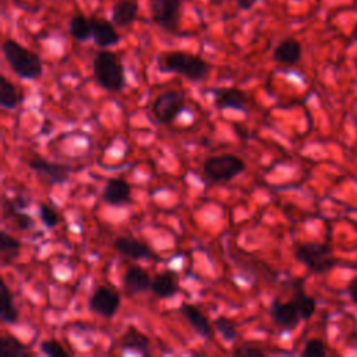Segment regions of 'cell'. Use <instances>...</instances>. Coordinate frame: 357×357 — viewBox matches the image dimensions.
I'll return each instance as SVG.
<instances>
[{
    "label": "cell",
    "instance_id": "obj_1",
    "mask_svg": "<svg viewBox=\"0 0 357 357\" xmlns=\"http://www.w3.org/2000/svg\"><path fill=\"white\" fill-rule=\"evenodd\" d=\"M158 66L160 71L178 74L192 82L206 79L211 73V64L205 59L183 50H173L160 54Z\"/></svg>",
    "mask_w": 357,
    "mask_h": 357
},
{
    "label": "cell",
    "instance_id": "obj_2",
    "mask_svg": "<svg viewBox=\"0 0 357 357\" xmlns=\"http://www.w3.org/2000/svg\"><path fill=\"white\" fill-rule=\"evenodd\" d=\"M3 56L11 70L24 79H38L43 73L40 57L14 39H6L1 45Z\"/></svg>",
    "mask_w": 357,
    "mask_h": 357
},
{
    "label": "cell",
    "instance_id": "obj_3",
    "mask_svg": "<svg viewBox=\"0 0 357 357\" xmlns=\"http://www.w3.org/2000/svg\"><path fill=\"white\" fill-rule=\"evenodd\" d=\"M93 75L100 88L120 92L126 85L124 67L110 50H99L93 57Z\"/></svg>",
    "mask_w": 357,
    "mask_h": 357
},
{
    "label": "cell",
    "instance_id": "obj_4",
    "mask_svg": "<svg viewBox=\"0 0 357 357\" xmlns=\"http://www.w3.org/2000/svg\"><path fill=\"white\" fill-rule=\"evenodd\" d=\"M244 170V160L233 153L213 155L206 158L202 163V172L212 183H229Z\"/></svg>",
    "mask_w": 357,
    "mask_h": 357
},
{
    "label": "cell",
    "instance_id": "obj_5",
    "mask_svg": "<svg viewBox=\"0 0 357 357\" xmlns=\"http://www.w3.org/2000/svg\"><path fill=\"white\" fill-rule=\"evenodd\" d=\"M294 257L315 273H324L332 269L336 264V259L332 254V247L324 243L300 244L294 251Z\"/></svg>",
    "mask_w": 357,
    "mask_h": 357
},
{
    "label": "cell",
    "instance_id": "obj_6",
    "mask_svg": "<svg viewBox=\"0 0 357 357\" xmlns=\"http://www.w3.org/2000/svg\"><path fill=\"white\" fill-rule=\"evenodd\" d=\"M151 20L167 32H176L180 24L181 0H149Z\"/></svg>",
    "mask_w": 357,
    "mask_h": 357
},
{
    "label": "cell",
    "instance_id": "obj_7",
    "mask_svg": "<svg viewBox=\"0 0 357 357\" xmlns=\"http://www.w3.org/2000/svg\"><path fill=\"white\" fill-rule=\"evenodd\" d=\"M185 107L184 95L180 91H165L152 102V116L160 124H170Z\"/></svg>",
    "mask_w": 357,
    "mask_h": 357
},
{
    "label": "cell",
    "instance_id": "obj_8",
    "mask_svg": "<svg viewBox=\"0 0 357 357\" xmlns=\"http://www.w3.org/2000/svg\"><path fill=\"white\" fill-rule=\"evenodd\" d=\"M120 294L117 290L109 286H99L89 297L88 308L103 318H113L120 307Z\"/></svg>",
    "mask_w": 357,
    "mask_h": 357
},
{
    "label": "cell",
    "instance_id": "obj_9",
    "mask_svg": "<svg viewBox=\"0 0 357 357\" xmlns=\"http://www.w3.org/2000/svg\"><path fill=\"white\" fill-rule=\"evenodd\" d=\"M28 166L38 174L43 176L50 184H64L68 181L71 174L70 166L59 162H49L42 158H32L28 162Z\"/></svg>",
    "mask_w": 357,
    "mask_h": 357
},
{
    "label": "cell",
    "instance_id": "obj_10",
    "mask_svg": "<svg viewBox=\"0 0 357 357\" xmlns=\"http://www.w3.org/2000/svg\"><path fill=\"white\" fill-rule=\"evenodd\" d=\"M213 103L220 110H247V96L237 88H212Z\"/></svg>",
    "mask_w": 357,
    "mask_h": 357
},
{
    "label": "cell",
    "instance_id": "obj_11",
    "mask_svg": "<svg viewBox=\"0 0 357 357\" xmlns=\"http://www.w3.org/2000/svg\"><path fill=\"white\" fill-rule=\"evenodd\" d=\"M89 20H91L92 39L96 46L106 49V47L117 45L120 42L121 36L110 21H107L105 18H98V17H92Z\"/></svg>",
    "mask_w": 357,
    "mask_h": 357
},
{
    "label": "cell",
    "instance_id": "obj_12",
    "mask_svg": "<svg viewBox=\"0 0 357 357\" xmlns=\"http://www.w3.org/2000/svg\"><path fill=\"white\" fill-rule=\"evenodd\" d=\"M113 247L121 255L132 259H153L158 257L149 245L132 237L120 236L113 241Z\"/></svg>",
    "mask_w": 357,
    "mask_h": 357
},
{
    "label": "cell",
    "instance_id": "obj_13",
    "mask_svg": "<svg viewBox=\"0 0 357 357\" xmlns=\"http://www.w3.org/2000/svg\"><path fill=\"white\" fill-rule=\"evenodd\" d=\"M102 199L113 206H121L131 199V185L124 178H109L102 191Z\"/></svg>",
    "mask_w": 357,
    "mask_h": 357
},
{
    "label": "cell",
    "instance_id": "obj_14",
    "mask_svg": "<svg viewBox=\"0 0 357 357\" xmlns=\"http://www.w3.org/2000/svg\"><path fill=\"white\" fill-rule=\"evenodd\" d=\"M271 317L273 322L283 329H294L301 319L300 312L296 304L291 301L282 303L279 300H273L271 304Z\"/></svg>",
    "mask_w": 357,
    "mask_h": 357
},
{
    "label": "cell",
    "instance_id": "obj_15",
    "mask_svg": "<svg viewBox=\"0 0 357 357\" xmlns=\"http://www.w3.org/2000/svg\"><path fill=\"white\" fill-rule=\"evenodd\" d=\"M178 311L181 315L187 319V322L194 328V331L204 339H212L213 337V328L209 322V319L205 317V314L190 303H181Z\"/></svg>",
    "mask_w": 357,
    "mask_h": 357
},
{
    "label": "cell",
    "instance_id": "obj_16",
    "mask_svg": "<svg viewBox=\"0 0 357 357\" xmlns=\"http://www.w3.org/2000/svg\"><path fill=\"white\" fill-rule=\"evenodd\" d=\"M123 284L127 293L141 294V293H145L146 290H151L152 278L145 269L139 266H130L127 268L123 276Z\"/></svg>",
    "mask_w": 357,
    "mask_h": 357
},
{
    "label": "cell",
    "instance_id": "obj_17",
    "mask_svg": "<svg viewBox=\"0 0 357 357\" xmlns=\"http://www.w3.org/2000/svg\"><path fill=\"white\" fill-rule=\"evenodd\" d=\"M151 291L159 298H169L178 291V278L174 271L166 269L152 279Z\"/></svg>",
    "mask_w": 357,
    "mask_h": 357
},
{
    "label": "cell",
    "instance_id": "obj_18",
    "mask_svg": "<svg viewBox=\"0 0 357 357\" xmlns=\"http://www.w3.org/2000/svg\"><path fill=\"white\" fill-rule=\"evenodd\" d=\"M272 56L273 60L279 64L293 66L301 59V45L294 38H286L276 45Z\"/></svg>",
    "mask_w": 357,
    "mask_h": 357
},
{
    "label": "cell",
    "instance_id": "obj_19",
    "mask_svg": "<svg viewBox=\"0 0 357 357\" xmlns=\"http://www.w3.org/2000/svg\"><path fill=\"white\" fill-rule=\"evenodd\" d=\"M120 347L123 350H130L142 356H149L151 342L145 333L138 331L135 326L130 325L121 336Z\"/></svg>",
    "mask_w": 357,
    "mask_h": 357
},
{
    "label": "cell",
    "instance_id": "obj_20",
    "mask_svg": "<svg viewBox=\"0 0 357 357\" xmlns=\"http://www.w3.org/2000/svg\"><path fill=\"white\" fill-rule=\"evenodd\" d=\"M137 0H117L112 7V20L119 26H128L138 17Z\"/></svg>",
    "mask_w": 357,
    "mask_h": 357
},
{
    "label": "cell",
    "instance_id": "obj_21",
    "mask_svg": "<svg viewBox=\"0 0 357 357\" xmlns=\"http://www.w3.org/2000/svg\"><path fill=\"white\" fill-rule=\"evenodd\" d=\"M68 32L74 39L79 42L88 40L92 38L91 20H88L84 14H74L68 21Z\"/></svg>",
    "mask_w": 357,
    "mask_h": 357
},
{
    "label": "cell",
    "instance_id": "obj_22",
    "mask_svg": "<svg viewBox=\"0 0 357 357\" xmlns=\"http://www.w3.org/2000/svg\"><path fill=\"white\" fill-rule=\"evenodd\" d=\"M0 300H1V310H0L1 321L6 324H11V325L15 324L20 317L18 310L14 304L13 294L4 282H1V298Z\"/></svg>",
    "mask_w": 357,
    "mask_h": 357
},
{
    "label": "cell",
    "instance_id": "obj_23",
    "mask_svg": "<svg viewBox=\"0 0 357 357\" xmlns=\"http://www.w3.org/2000/svg\"><path fill=\"white\" fill-rule=\"evenodd\" d=\"M20 102L15 85L6 77H0V105L3 109L14 110Z\"/></svg>",
    "mask_w": 357,
    "mask_h": 357
},
{
    "label": "cell",
    "instance_id": "obj_24",
    "mask_svg": "<svg viewBox=\"0 0 357 357\" xmlns=\"http://www.w3.org/2000/svg\"><path fill=\"white\" fill-rule=\"evenodd\" d=\"M29 351L25 344H22L14 336L0 337V357H26Z\"/></svg>",
    "mask_w": 357,
    "mask_h": 357
},
{
    "label": "cell",
    "instance_id": "obj_25",
    "mask_svg": "<svg viewBox=\"0 0 357 357\" xmlns=\"http://www.w3.org/2000/svg\"><path fill=\"white\" fill-rule=\"evenodd\" d=\"M21 243L8 234L6 230L0 233V251H1V264L7 265L11 262V258H15L20 252Z\"/></svg>",
    "mask_w": 357,
    "mask_h": 357
},
{
    "label": "cell",
    "instance_id": "obj_26",
    "mask_svg": "<svg viewBox=\"0 0 357 357\" xmlns=\"http://www.w3.org/2000/svg\"><path fill=\"white\" fill-rule=\"evenodd\" d=\"M293 303L296 304L301 319H310L312 317V314L315 312V307H317L315 298L308 296L307 293H304V290L301 287H297L294 290Z\"/></svg>",
    "mask_w": 357,
    "mask_h": 357
},
{
    "label": "cell",
    "instance_id": "obj_27",
    "mask_svg": "<svg viewBox=\"0 0 357 357\" xmlns=\"http://www.w3.org/2000/svg\"><path fill=\"white\" fill-rule=\"evenodd\" d=\"M213 326L226 342H233L237 336V328H236L234 322L231 319H229L227 317H218L213 321Z\"/></svg>",
    "mask_w": 357,
    "mask_h": 357
},
{
    "label": "cell",
    "instance_id": "obj_28",
    "mask_svg": "<svg viewBox=\"0 0 357 357\" xmlns=\"http://www.w3.org/2000/svg\"><path fill=\"white\" fill-rule=\"evenodd\" d=\"M38 212H39V218H40V222L43 223L45 227L47 229H53L59 225L60 222V215L59 212L52 208L50 205L45 204V202H40L39 206H38Z\"/></svg>",
    "mask_w": 357,
    "mask_h": 357
},
{
    "label": "cell",
    "instance_id": "obj_29",
    "mask_svg": "<svg viewBox=\"0 0 357 357\" xmlns=\"http://www.w3.org/2000/svg\"><path fill=\"white\" fill-rule=\"evenodd\" d=\"M40 351L45 353L49 357H67L68 353L67 350L60 344V342L54 339H47L40 342Z\"/></svg>",
    "mask_w": 357,
    "mask_h": 357
},
{
    "label": "cell",
    "instance_id": "obj_30",
    "mask_svg": "<svg viewBox=\"0 0 357 357\" xmlns=\"http://www.w3.org/2000/svg\"><path fill=\"white\" fill-rule=\"evenodd\" d=\"M325 354V344L319 339H310L301 351L303 357H324Z\"/></svg>",
    "mask_w": 357,
    "mask_h": 357
},
{
    "label": "cell",
    "instance_id": "obj_31",
    "mask_svg": "<svg viewBox=\"0 0 357 357\" xmlns=\"http://www.w3.org/2000/svg\"><path fill=\"white\" fill-rule=\"evenodd\" d=\"M233 354L237 357H262L264 351L252 346H240L233 350Z\"/></svg>",
    "mask_w": 357,
    "mask_h": 357
},
{
    "label": "cell",
    "instance_id": "obj_32",
    "mask_svg": "<svg viewBox=\"0 0 357 357\" xmlns=\"http://www.w3.org/2000/svg\"><path fill=\"white\" fill-rule=\"evenodd\" d=\"M349 294H350L353 303L357 304V278L349 284Z\"/></svg>",
    "mask_w": 357,
    "mask_h": 357
},
{
    "label": "cell",
    "instance_id": "obj_33",
    "mask_svg": "<svg viewBox=\"0 0 357 357\" xmlns=\"http://www.w3.org/2000/svg\"><path fill=\"white\" fill-rule=\"evenodd\" d=\"M254 3H255V0H237V4H238V7H240L241 10H248V8H251V7L254 6Z\"/></svg>",
    "mask_w": 357,
    "mask_h": 357
}]
</instances>
